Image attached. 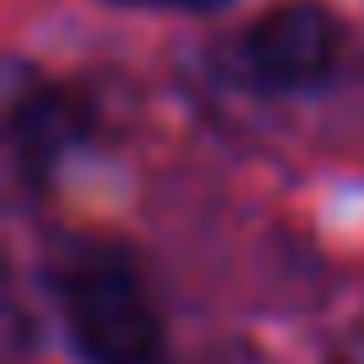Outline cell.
Here are the masks:
<instances>
[{"instance_id":"1","label":"cell","mask_w":364,"mask_h":364,"mask_svg":"<svg viewBox=\"0 0 364 364\" xmlns=\"http://www.w3.org/2000/svg\"><path fill=\"white\" fill-rule=\"evenodd\" d=\"M54 311L86 364H156L161 359V311L139 268L107 241L70 236L43 268Z\"/></svg>"},{"instance_id":"2","label":"cell","mask_w":364,"mask_h":364,"mask_svg":"<svg viewBox=\"0 0 364 364\" xmlns=\"http://www.w3.org/2000/svg\"><path fill=\"white\" fill-rule=\"evenodd\" d=\"M236 59L247 70V80H257L262 91H306L332 75L338 22L316 0H284L241 33Z\"/></svg>"},{"instance_id":"3","label":"cell","mask_w":364,"mask_h":364,"mask_svg":"<svg viewBox=\"0 0 364 364\" xmlns=\"http://www.w3.org/2000/svg\"><path fill=\"white\" fill-rule=\"evenodd\" d=\"M6 124H11V156H16V166H22L27 182H48L91 129L86 107H80L65 86L33 75V70H11Z\"/></svg>"},{"instance_id":"4","label":"cell","mask_w":364,"mask_h":364,"mask_svg":"<svg viewBox=\"0 0 364 364\" xmlns=\"http://www.w3.org/2000/svg\"><path fill=\"white\" fill-rule=\"evenodd\" d=\"M113 6H134V11H220L230 0H113Z\"/></svg>"},{"instance_id":"5","label":"cell","mask_w":364,"mask_h":364,"mask_svg":"<svg viewBox=\"0 0 364 364\" xmlns=\"http://www.w3.org/2000/svg\"><path fill=\"white\" fill-rule=\"evenodd\" d=\"M332 364H364V332H359V338H348V343H343V348L332 353Z\"/></svg>"}]
</instances>
